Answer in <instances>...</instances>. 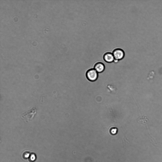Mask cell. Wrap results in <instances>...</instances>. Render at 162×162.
Here are the masks:
<instances>
[{"mask_svg":"<svg viewBox=\"0 0 162 162\" xmlns=\"http://www.w3.org/2000/svg\"><path fill=\"white\" fill-rule=\"evenodd\" d=\"M104 58L106 62L109 63L112 62L115 60L112 54L110 53L105 54L104 56Z\"/></svg>","mask_w":162,"mask_h":162,"instance_id":"obj_5","label":"cell"},{"mask_svg":"<svg viewBox=\"0 0 162 162\" xmlns=\"http://www.w3.org/2000/svg\"><path fill=\"white\" fill-rule=\"evenodd\" d=\"M30 154L28 152H26L24 153L23 155V158L25 159L29 158Z\"/></svg>","mask_w":162,"mask_h":162,"instance_id":"obj_7","label":"cell"},{"mask_svg":"<svg viewBox=\"0 0 162 162\" xmlns=\"http://www.w3.org/2000/svg\"><path fill=\"white\" fill-rule=\"evenodd\" d=\"M87 78L90 81H96L98 77V73L94 68L88 70L86 73Z\"/></svg>","mask_w":162,"mask_h":162,"instance_id":"obj_2","label":"cell"},{"mask_svg":"<svg viewBox=\"0 0 162 162\" xmlns=\"http://www.w3.org/2000/svg\"><path fill=\"white\" fill-rule=\"evenodd\" d=\"M37 112L36 108L33 107L23 113L21 115V117L26 122L30 121L33 118Z\"/></svg>","mask_w":162,"mask_h":162,"instance_id":"obj_1","label":"cell"},{"mask_svg":"<svg viewBox=\"0 0 162 162\" xmlns=\"http://www.w3.org/2000/svg\"><path fill=\"white\" fill-rule=\"evenodd\" d=\"M36 157L35 154L34 153H32L30 154V156L29 158V160L31 162L34 161L36 160Z\"/></svg>","mask_w":162,"mask_h":162,"instance_id":"obj_6","label":"cell"},{"mask_svg":"<svg viewBox=\"0 0 162 162\" xmlns=\"http://www.w3.org/2000/svg\"><path fill=\"white\" fill-rule=\"evenodd\" d=\"M112 54L115 59L118 60L122 59L124 57L125 55L123 50L120 48L115 49L114 51Z\"/></svg>","mask_w":162,"mask_h":162,"instance_id":"obj_3","label":"cell"},{"mask_svg":"<svg viewBox=\"0 0 162 162\" xmlns=\"http://www.w3.org/2000/svg\"><path fill=\"white\" fill-rule=\"evenodd\" d=\"M105 68L104 65L101 62H97L95 65L94 69L98 73L102 72L104 70Z\"/></svg>","mask_w":162,"mask_h":162,"instance_id":"obj_4","label":"cell"},{"mask_svg":"<svg viewBox=\"0 0 162 162\" xmlns=\"http://www.w3.org/2000/svg\"><path fill=\"white\" fill-rule=\"evenodd\" d=\"M116 129H113L111 130V132L112 134H115L116 133Z\"/></svg>","mask_w":162,"mask_h":162,"instance_id":"obj_8","label":"cell"}]
</instances>
